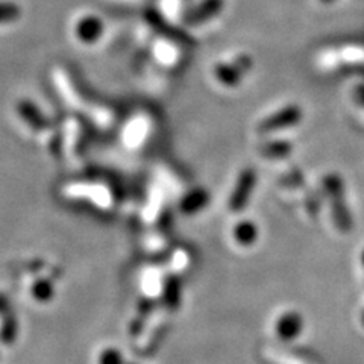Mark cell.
I'll list each match as a JSON object with an SVG mask.
<instances>
[{
  "mask_svg": "<svg viewBox=\"0 0 364 364\" xmlns=\"http://www.w3.org/2000/svg\"><path fill=\"white\" fill-rule=\"evenodd\" d=\"M222 8H223V0H203L202 4L198 5V8H194L193 11L187 15L185 22L193 26L208 22L222 11Z\"/></svg>",
  "mask_w": 364,
  "mask_h": 364,
  "instance_id": "obj_7",
  "label": "cell"
},
{
  "mask_svg": "<svg viewBox=\"0 0 364 364\" xmlns=\"http://www.w3.org/2000/svg\"><path fill=\"white\" fill-rule=\"evenodd\" d=\"M304 330V319L299 313L287 311L278 317L275 323V331L278 337H281L285 342L296 339Z\"/></svg>",
  "mask_w": 364,
  "mask_h": 364,
  "instance_id": "obj_5",
  "label": "cell"
},
{
  "mask_svg": "<svg viewBox=\"0 0 364 364\" xmlns=\"http://www.w3.org/2000/svg\"><path fill=\"white\" fill-rule=\"evenodd\" d=\"M252 67V60L246 55L236 58L232 64H219L214 69V74L227 87H236L245 74Z\"/></svg>",
  "mask_w": 364,
  "mask_h": 364,
  "instance_id": "obj_4",
  "label": "cell"
},
{
  "mask_svg": "<svg viewBox=\"0 0 364 364\" xmlns=\"http://www.w3.org/2000/svg\"><path fill=\"white\" fill-rule=\"evenodd\" d=\"M323 189L331 201V211L335 227L342 232H349L352 228V217L348 210L346 201H344L343 181L337 175H328L323 178Z\"/></svg>",
  "mask_w": 364,
  "mask_h": 364,
  "instance_id": "obj_1",
  "label": "cell"
},
{
  "mask_svg": "<svg viewBox=\"0 0 364 364\" xmlns=\"http://www.w3.org/2000/svg\"><path fill=\"white\" fill-rule=\"evenodd\" d=\"M34 296L40 301L49 299L52 297V285L48 283H39L34 287Z\"/></svg>",
  "mask_w": 364,
  "mask_h": 364,
  "instance_id": "obj_12",
  "label": "cell"
},
{
  "mask_svg": "<svg viewBox=\"0 0 364 364\" xmlns=\"http://www.w3.org/2000/svg\"><path fill=\"white\" fill-rule=\"evenodd\" d=\"M74 32H76L78 39L82 43L93 44L100 39L102 32H104V23H102L99 17L86 15V17H82L81 20L76 23Z\"/></svg>",
  "mask_w": 364,
  "mask_h": 364,
  "instance_id": "obj_6",
  "label": "cell"
},
{
  "mask_svg": "<svg viewBox=\"0 0 364 364\" xmlns=\"http://www.w3.org/2000/svg\"><path fill=\"white\" fill-rule=\"evenodd\" d=\"M20 8L14 4L0 2V23H11L20 18Z\"/></svg>",
  "mask_w": 364,
  "mask_h": 364,
  "instance_id": "obj_11",
  "label": "cell"
},
{
  "mask_svg": "<svg viewBox=\"0 0 364 364\" xmlns=\"http://www.w3.org/2000/svg\"><path fill=\"white\" fill-rule=\"evenodd\" d=\"M356 96H357L360 104L364 105V83H361V86H358V87L356 88Z\"/></svg>",
  "mask_w": 364,
  "mask_h": 364,
  "instance_id": "obj_14",
  "label": "cell"
},
{
  "mask_svg": "<svg viewBox=\"0 0 364 364\" xmlns=\"http://www.w3.org/2000/svg\"><path fill=\"white\" fill-rule=\"evenodd\" d=\"M292 144L284 140H275V142H270L261 146L259 152L267 158H283L285 155L290 154Z\"/></svg>",
  "mask_w": 364,
  "mask_h": 364,
  "instance_id": "obj_10",
  "label": "cell"
},
{
  "mask_svg": "<svg viewBox=\"0 0 364 364\" xmlns=\"http://www.w3.org/2000/svg\"><path fill=\"white\" fill-rule=\"evenodd\" d=\"M363 323H364V314H363Z\"/></svg>",
  "mask_w": 364,
  "mask_h": 364,
  "instance_id": "obj_17",
  "label": "cell"
},
{
  "mask_svg": "<svg viewBox=\"0 0 364 364\" xmlns=\"http://www.w3.org/2000/svg\"><path fill=\"white\" fill-rule=\"evenodd\" d=\"M257 182V173L252 169H245L241 170L238 175L237 184L232 190V194L229 198V210L232 213H241L248 207V202L250 199V193L254 190Z\"/></svg>",
  "mask_w": 364,
  "mask_h": 364,
  "instance_id": "obj_3",
  "label": "cell"
},
{
  "mask_svg": "<svg viewBox=\"0 0 364 364\" xmlns=\"http://www.w3.org/2000/svg\"><path fill=\"white\" fill-rule=\"evenodd\" d=\"M302 119V109L297 105H288L283 109L276 111L275 114L269 116L258 125L259 134H272L276 130H281L285 128H292L299 123Z\"/></svg>",
  "mask_w": 364,
  "mask_h": 364,
  "instance_id": "obj_2",
  "label": "cell"
},
{
  "mask_svg": "<svg viewBox=\"0 0 364 364\" xmlns=\"http://www.w3.org/2000/svg\"><path fill=\"white\" fill-rule=\"evenodd\" d=\"M321 2H322V4H325V5H328V4H332L334 0H321Z\"/></svg>",
  "mask_w": 364,
  "mask_h": 364,
  "instance_id": "obj_15",
  "label": "cell"
},
{
  "mask_svg": "<svg viewBox=\"0 0 364 364\" xmlns=\"http://www.w3.org/2000/svg\"><path fill=\"white\" fill-rule=\"evenodd\" d=\"M210 202V194L202 189H196L187 193L181 201V211L185 214H194L207 207Z\"/></svg>",
  "mask_w": 364,
  "mask_h": 364,
  "instance_id": "obj_8",
  "label": "cell"
},
{
  "mask_svg": "<svg viewBox=\"0 0 364 364\" xmlns=\"http://www.w3.org/2000/svg\"><path fill=\"white\" fill-rule=\"evenodd\" d=\"M100 364H121V358L117 351H105L104 356L100 357Z\"/></svg>",
  "mask_w": 364,
  "mask_h": 364,
  "instance_id": "obj_13",
  "label": "cell"
},
{
  "mask_svg": "<svg viewBox=\"0 0 364 364\" xmlns=\"http://www.w3.org/2000/svg\"><path fill=\"white\" fill-rule=\"evenodd\" d=\"M361 263H363V266H364V250H363V255H361Z\"/></svg>",
  "mask_w": 364,
  "mask_h": 364,
  "instance_id": "obj_16",
  "label": "cell"
},
{
  "mask_svg": "<svg viewBox=\"0 0 364 364\" xmlns=\"http://www.w3.org/2000/svg\"><path fill=\"white\" fill-rule=\"evenodd\" d=\"M234 238L241 246H252L258 238L257 225L250 220L238 222L234 228Z\"/></svg>",
  "mask_w": 364,
  "mask_h": 364,
  "instance_id": "obj_9",
  "label": "cell"
}]
</instances>
